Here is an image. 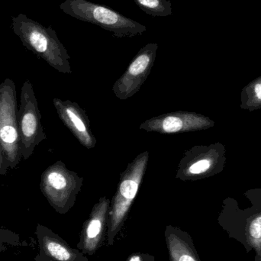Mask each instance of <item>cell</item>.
<instances>
[{"mask_svg": "<svg viewBox=\"0 0 261 261\" xmlns=\"http://www.w3.org/2000/svg\"><path fill=\"white\" fill-rule=\"evenodd\" d=\"M12 29L23 45L60 71L68 69L69 56L56 32L20 13L12 18Z\"/></svg>", "mask_w": 261, "mask_h": 261, "instance_id": "obj_1", "label": "cell"}, {"mask_svg": "<svg viewBox=\"0 0 261 261\" xmlns=\"http://www.w3.org/2000/svg\"><path fill=\"white\" fill-rule=\"evenodd\" d=\"M60 9L76 19L96 24L109 31L115 38L135 37L147 31L144 24L124 16L108 6L88 0H66L60 5Z\"/></svg>", "mask_w": 261, "mask_h": 261, "instance_id": "obj_2", "label": "cell"}, {"mask_svg": "<svg viewBox=\"0 0 261 261\" xmlns=\"http://www.w3.org/2000/svg\"><path fill=\"white\" fill-rule=\"evenodd\" d=\"M16 87L11 79L0 84V147L8 169L18 168L22 156L18 130Z\"/></svg>", "mask_w": 261, "mask_h": 261, "instance_id": "obj_3", "label": "cell"}, {"mask_svg": "<svg viewBox=\"0 0 261 261\" xmlns=\"http://www.w3.org/2000/svg\"><path fill=\"white\" fill-rule=\"evenodd\" d=\"M41 119L33 87L30 81H26L21 87L20 106L17 113L21 156L25 161L32 156L36 146L46 138Z\"/></svg>", "mask_w": 261, "mask_h": 261, "instance_id": "obj_4", "label": "cell"}, {"mask_svg": "<svg viewBox=\"0 0 261 261\" xmlns=\"http://www.w3.org/2000/svg\"><path fill=\"white\" fill-rule=\"evenodd\" d=\"M108 202H101L93 208L84 224L76 248L85 255L93 256L100 248L108 231Z\"/></svg>", "mask_w": 261, "mask_h": 261, "instance_id": "obj_5", "label": "cell"}, {"mask_svg": "<svg viewBox=\"0 0 261 261\" xmlns=\"http://www.w3.org/2000/svg\"><path fill=\"white\" fill-rule=\"evenodd\" d=\"M39 252L54 261H90L77 248H73L62 238L44 225L38 224L35 231Z\"/></svg>", "mask_w": 261, "mask_h": 261, "instance_id": "obj_6", "label": "cell"}, {"mask_svg": "<svg viewBox=\"0 0 261 261\" xmlns=\"http://www.w3.org/2000/svg\"><path fill=\"white\" fill-rule=\"evenodd\" d=\"M59 164L49 167L41 175L40 188L57 213L65 214L71 208L72 198L67 192V181Z\"/></svg>", "mask_w": 261, "mask_h": 261, "instance_id": "obj_7", "label": "cell"}, {"mask_svg": "<svg viewBox=\"0 0 261 261\" xmlns=\"http://www.w3.org/2000/svg\"><path fill=\"white\" fill-rule=\"evenodd\" d=\"M164 238L170 261H200L188 233L178 227L167 225Z\"/></svg>", "mask_w": 261, "mask_h": 261, "instance_id": "obj_8", "label": "cell"}, {"mask_svg": "<svg viewBox=\"0 0 261 261\" xmlns=\"http://www.w3.org/2000/svg\"><path fill=\"white\" fill-rule=\"evenodd\" d=\"M137 6L147 15L167 17L173 14L170 0H134Z\"/></svg>", "mask_w": 261, "mask_h": 261, "instance_id": "obj_9", "label": "cell"}, {"mask_svg": "<svg viewBox=\"0 0 261 261\" xmlns=\"http://www.w3.org/2000/svg\"><path fill=\"white\" fill-rule=\"evenodd\" d=\"M22 245L19 234L0 226V253L5 252L9 248Z\"/></svg>", "mask_w": 261, "mask_h": 261, "instance_id": "obj_10", "label": "cell"}, {"mask_svg": "<svg viewBox=\"0 0 261 261\" xmlns=\"http://www.w3.org/2000/svg\"><path fill=\"white\" fill-rule=\"evenodd\" d=\"M182 122L179 118L168 117L163 122V128L167 132H176L182 128Z\"/></svg>", "mask_w": 261, "mask_h": 261, "instance_id": "obj_11", "label": "cell"}, {"mask_svg": "<svg viewBox=\"0 0 261 261\" xmlns=\"http://www.w3.org/2000/svg\"><path fill=\"white\" fill-rule=\"evenodd\" d=\"M249 232L251 238L260 240L261 239V216L252 221L249 227Z\"/></svg>", "mask_w": 261, "mask_h": 261, "instance_id": "obj_12", "label": "cell"}, {"mask_svg": "<svg viewBox=\"0 0 261 261\" xmlns=\"http://www.w3.org/2000/svg\"><path fill=\"white\" fill-rule=\"evenodd\" d=\"M210 167V161L206 160L198 161L190 167V171L193 174H198V173H203L206 171Z\"/></svg>", "mask_w": 261, "mask_h": 261, "instance_id": "obj_13", "label": "cell"}, {"mask_svg": "<svg viewBox=\"0 0 261 261\" xmlns=\"http://www.w3.org/2000/svg\"><path fill=\"white\" fill-rule=\"evenodd\" d=\"M66 113H67L69 119H70V121L73 122V125H74V126L77 128L78 130H80V132H85V125H84L82 121L79 119V117H78V116H76V115L71 110H70V109H67V110H66Z\"/></svg>", "mask_w": 261, "mask_h": 261, "instance_id": "obj_14", "label": "cell"}, {"mask_svg": "<svg viewBox=\"0 0 261 261\" xmlns=\"http://www.w3.org/2000/svg\"><path fill=\"white\" fill-rule=\"evenodd\" d=\"M125 261H155L154 256L145 253H134Z\"/></svg>", "mask_w": 261, "mask_h": 261, "instance_id": "obj_15", "label": "cell"}, {"mask_svg": "<svg viewBox=\"0 0 261 261\" xmlns=\"http://www.w3.org/2000/svg\"><path fill=\"white\" fill-rule=\"evenodd\" d=\"M8 167L6 166V160L3 156V151H2L1 147H0V174H7Z\"/></svg>", "mask_w": 261, "mask_h": 261, "instance_id": "obj_16", "label": "cell"}, {"mask_svg": "<svg viewBox=\"0 0 261 261\" xmlns=\"http://www.w3.org/2000/svg\"><path fill=\"white\" fill-rule=\"evenodd\" d=\"M254 90H255L257 98L261 100V84H257V85L255 86Z\"/></svg>", "mask_w": 261, "mask_h": 261, "instance_id": "obj_17", "label": "cell"}, {"mask_svg": "<svg viewBox=\"0 0 261 261\" xmlns=\"http://www.w3.org/2000/svg\"><path fill=\"white\" fill-rule=\"evenodd\" d=\"M35 261H54L50 260V259L47 258V257H44V256L40 255V254H37L36 257H35Z\"/></svg>", "mask_w": 261, "mask_h": 261, "instance_id": "obj_18", "label": "cell"}]
</instances>
